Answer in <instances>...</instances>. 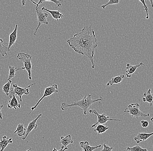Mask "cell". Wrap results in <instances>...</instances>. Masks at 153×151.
<instances>
[{"mask_svg":"<svg viewBox=\"0 0 153 151\" xmlns=\"http://www.w3.org/2000/svg\"><path fill=\"white\" fill-rule=\"evenodd\" d=\"M67 42L75 52L87 56L91 63L92 68H95L94 56L98 44L95 31L91 25L84 27L80 32L74 34Z\"/></svg>","mask_w":153,"mask_h":151,"instance_id":"cell-1","label":"cell"},{"mask_svg":"<svg viewBox=\"0 0 153 151\" xmlns=\"http://www.w3.org/2000/svg\"><path fill=\"white\" fill-rule=\"evenodd\" d=\"M92 95L88 94L85 95L80 101L75 102L70 104H67L66 103H63L61 106V109L62 111L67 110L69 108L73 107H79L84 112V115H87L88 110L91 107L92 104L97 102L102 101L103 97H100L99 99L93 100L91 98Z\"/></svg>","mask_w":153,"mask_h":151,"instance_id":"cell-2","label":"cell"},{"mask_svg":"<svg viewBox=\"0 0 153 151\" xmlns=\"http://www.w3.org/2000/svg\"><path fill=\"white\" fill-rule=\"evenodd\" d=\"M35 85H36L35 83H32L27 87L22 88L19 86L17 84H14L12 88L10 89L8 96L10 98H11L14 95H18L20 98V102H22V97L23 95L24 94L27 95H29L30 93V88Z\"/></svg>","mask_w":153,"mask_h":151,"instance_id":"cell-3","label":"cell"},{"mask_svg":"<svg viewBox=\"0 0 153 151\" xmlns=\"http://www.w3.org/2000/svg\"><path fill=\"white\" fill-rule=\"evenodd\" d=\"M17 58L23 63L25 70L27 71L28 73L29 79L30 80H32L31 60H32V57L31 55L29 54L23 53V52H19L17 55Z\"/></svg>","mask_w":153,"mask_h":151,"instance_id":"cell-4","label":"cell"},{"mask_svg":"<svg viewBox=\"0 0 153 151\" xmlns=\"http://www.w3.org/2000/svg\"><path fill=\"white\" fill-rule=\"evenodd\" d=\"M140 107L138 103H131L124 110V112L128 113L132 117L139 119V117H148L150 116V114H145L140 110Z\"/></svg>","mask_w":153,"mask_h":151,"instance_id":"cell-5","label":"cell"},{"mask_svg":"<svg viewBox=\"0 0 153 151\" xmlns=\"http://www.w3.org/2000/svg\"><path fill=\"white\" fill-rule=\"evenodd\" d=\"M35 11H36V15H37L38 25V27H37L34 33H33L34 35H36L38 29L42 25H48V22L47 20L48 15L47 13L44 12V10L42 9V8H39L38 6H36Z\"/></svg>","mask_w":153,"mask_h":151,"instance_id":"cell-6","label":"cell"},{"mask_svg":"<svg viewBox=\"0 0 153 151\" xmlns=\"http://www.w3.org/2000/svg\"><path fill=\"white\" fill-rule=\"evenodd\" d=\"M58 92V86L57 84H53L51 86L48 87L45 89V91H44V94H43V96H42V97L39 99V101H38V103L37 104L34 106L32 107L31 108V112L29 114V115H30L32 112H33L36 108L38 107V105H39L41 102L45 97H49V96H51V95H52L53 94H55L57 95V97H58V94L57 93Z\"/></svg>","mask_w":153,"mask_h":151,"instance_id":"cell-7","label":"cell"},{"mask_svg":"<svg viewBox=\"0 0 153 151\" xmlns=\"http://www.w3.org/2000/svg\"><path fill=\"white\" fill-rule=\"evenodd\" d=\"M90 113L93 114L95 115L96 116H97V121L95 124L92 125V128H94L97 125L101 124L104 125L106 124L108 121H115V122H121V120L120 119H114V118H110L109 116H107L105 114H100L98 113L97 112L95 109H90L89 110Z\"/></svg>","mask_w":153,"mask_h":151,"instance_id":"cell-8","label":"cell"},{"mask_svg":"<svg viewBox=\"0 0 153 151\" xmlns=\"http://www.w3.org/2000/svg\"><path fill=\"white\" fill-rule=\"evenodd\" d=\"M42 114H40L38 115V116H37L36 118H35V119H33L32 121L29 122L28 126H27V128L26 129V135L23 138V140H25L26 138L28 136V135L29 134L33 129H36L38 128V125L37 124V122L38 119L42 117Z\"/></svg>","mask_w":153,"mask_h":151,"instance_id":"cell-9","label":"cell"},{"mask_svg":"<svg viewBox=\"0 0 153 151\" xmlns=\"http://www.w3.org/2000/svg\"><path fill=\"white\" fill-rule=\"evenodd\" d=\"M142 66H146V65H144L142 62H140L139 64L136 65H132L129 63L127 64V65H126V71H125L126 76H127V78H131L132 75L135 72L136 70L139 67Z\"/></svg>","mask_w":153,"mask_h":151,"instance_id":"cell-10","label":"cell"},{"mask_svg":"<svg viewBox=\"0 0 153 151\" xmlns=\"http://www.w3.org/2000/svg\"><path fill=\"white\" fill-rule=\"evenodd\" d=\"M17 39H18V24H17L15 25L14 30L9 35V44L7 47L9 51H10L11 47L15 45Z\"/></svg>","mask_w":153,"mask_h":151,"instance_id":"cell-11","label":"cell"},{"mask_svg":"<svg viewBox=\"0 0 153 151\" xmlns=\"http://www.w3.org/2000/svg\"><path fill=\"white\" fill-rule=\"evenodd\" d=\"M152 135H153V132L151 133H138L137 135L134 138V140L137 144H139L140 142L146 141L147 139Z\"/></svg>","mask_w":153,"mask_h":151,"instance_id":"cell-12","label":"cell"},{"mask_svg":"<svg viewBox=\"0 0 153 151\" xmlns=\"http://www.w3.org/2000/svg\"><path fill=\"white\" fill-rule=\"evenodd\" d=\"M80 146L82 148V151H94L101 147V145H100L95 146H90L89 143L88 141H81L80 142Z\"/></svg>","mask_w":153,"mask_h":151,"instance_id":"cell-13","label":"cell"},{"mask_svg":"<svg viewBox=\"0 0 153 151\" xmlns=\"http://www.w3.org/2000/svg\"><path fill=\"white\" fill-rule=\"evenodd\" d=\"M42 9L44 11H46L48 12L52 16V18L57 21L63 19L64 18V15L60 12V10H51L47 9L45 7H42Z\"/></svg>","mask_w":153,"mask_h":151,"instance_id":"cell-14","label":"cell"},{"mask_svg":"<svg viewBox=\"0 0 153 151\" xmlns=\"http://www.w3.org/2000/svg\"><path fill=\"white\" fill-rule=\"evenodd\" d=\"M7 107L10 109H14L15 110L17 109V108H21V105L18 102L16 95H14L10 98V100H9L7 104Z\"/></svg>","mask_w":153,"mask_h":151,"instance_id":"cell-15","label":"cell"},{"mask_svg":"<svg viewBox=\"0 0 153 151\" xmlns=\"http://www.w3.org/2000/svg\"><path fill=\"white\" fill-rule=\"evenodd\" d=\"M13 143L12 138H8L6 135H4L0 141V151H4L10 144Z\"/></svg>","mask_w":153,"mask_h":151,"instance_id":"cell-16","label":"cell"},{"mask_svg":"<svg viewBox=\"0 0 153 151\" xmlns=\"http://www.w3.org/2000/svg\"><path fill=\"white\" fill-rule=\"evenodd\" d=\"M124 78H125V76L124 74H121V75L116 76V77H113L106 84V86H113L114 84H119L122 82Z\"/></svg>","mask_w":153,"mask_h":151,"instance_id":"cell-17","label":"cell"},{"mask_svg":"<svg viewBox=\"0 0 153 151\" xmlns=\"http://www.w3.org/2000/svg\"><path fill=\"white\" fill-rule=\"evenodd\" d=\"M142 100L144 103L147 102L150 103V106H152L153 103V93H152L150 89H148L147 92L143 94Z\"/></svg>","mask_w":153,"mask_h":151,"instance_id":"cell-18","label":"cell"},{"mask_svg":"<svg viewBox=\"0 0 153 151\" xmlns=\"http://www.w3.org/2000/svg\"><path fill=\"white\" fill-rule=\"evenodd\" d=\"M74 143L73 140L71 138V135H69L66 136H62L61 137V141H60V144L64 146L65 148H66L67 146L70 144H73Z\"/></svg>","mask_w":153,"mask_h":151,"instance_id":"cell-19","label":"cell"},{"mask_svg":"<svg viewBox=\"0 0 153 151\" xmlns=\"http://www.w3.org/2000/svg\"><path fill=\"white\" fill-rule=\"evenodd\" d=\"M9 75H8V78H7L8 81L11 80L12 78H14L15 77V75H16V71L19 70H25V68L24 67L15 68L14 66L11 65L9 66Z\"/></svg>","mask_w":153,"mask_h":151,"instance_id":"cell-20","label":"cell"},{"mask_svg":"<svg viewBox=\"0 0 153 151\" xmlns=\"http://www.w3.org/2000/svg\"><path fill=\"white\" fill-rule=\"evenodd\" d=\"M27 129L25 128L23 124H19L17 126L14 134L17 133L19 137L25 136L26 134Z\"/></svg>","mask_w":153,"mask_h":151,"instance_id":"cell-21","label":"cell"},{"mask_svg":"<svg viewBox=\"0 0 153 151\" xmlns=\"http://www.w3.org/2000/svg\"><path fill=\"white\" fill-rule=\"evenodd\" d=\"M9 51L7 47L3 45V39L0 38V54L3 57H5L7 56V52Z\"/></svg>","mask_w":153,"mask_h":151,"instance_id":"cell-22","label":"cell"},{"mask_svg":"<svg viewBox=\"0 0 153 151\" xmlns=\"http://www.w3.org/2000/svg\"><path fill=\"white\" fill-rule=\"evenodd\" d=\"M109 129V128L107 126H104V125L99 124V125H97L96 126L95 129H94V131L97 132L98 134L100 135L105 132Z\"/></svg>","mask_w":153,"mask_h":151,"instance_id":"cell-23","label":"cell"},{"mask_svg":"<svg viewBox=\"0 0 153 151\" xmlns=\"http://www.w3.org/2000/svg\"><path fill=\"white\" fill-rule=\"evenodd\" d=\"M32 3H33L34 4H35L36 6H38L40 5V4H42L43 2H51L54 3V4H56L57 5V8L58 7H60L62 6V2L63 1H57V0H53V1H51V0H49V1H48V0H45V1H40L38 3H36L35 2L33 1H31Z\"/></svg>","mask_w":153,"mask_h":151,"instance_id":"cell-24","label":"cell"},{"mask_svg":"<svg viewBox=\"0 0 153 151\" xmlns=\"http://www.w3.org/2000/svg\"><path fill=\"white\" fill-rule=\"evenodd\" d=\"M12 82L11 80H9V81H8V82H7L6 84H5L2 87V91L3 92H4L5 93V94H6L7 96H8L9 95V94L10 93V86H11V83H12Z\"/></svg>","mask_w":153,"mask_h":151,"instance_id":"cell-25","label":"cell"},{"mask_svg":"<svg viewBox=\"0 0 153 151\" xmlns=\"http://www.w3.org/2000/svg\"><path fill=\"white\" fill-rule=\"evenodd\" d=\"M128 151H148L147 149L141 148L139 145H137L132 147H128L127 148Z\"/></svg>","mask_w":153,"mask_h":151,"instance_id":"cell-26","label":"cell"},{"mask_svg":"<svg viewBox=\"0 0 153 151\" xmlns=\"http://www.w3.org/2000/svg\"><path fill=\"white\" fill-rule=\"evenodd\" d=\"M119 2V0H109V1L107 3H106V4L101 5V8H103V9H105L108 6L118 4Z\"/></svg>","mask_w":153,"mask_h":151,"instance_id":"cell-27","label":"cell"},{"mask_svg":"<svg viewBox=\"0 0 153 151\" xmlns=\"http://www.w3.org/2000/svg\"><path fill=\"white\" fill-rule=\"evenodd\" d=\"M140 1L141 3L143 4V7L144 8V10L146 11V15H147V16H146V19H148L149 18V16L148 15V7H147V5H146V4L145 3V2H146V1H144V0H143V1H141L140 0Z\"/></svg>","mask_w":153,"mask_h":151,"instance_id":"cell-28","label":"cell"},{"mask_svg":"<svg viewBox=\"0 0 153 151\" xmlns=\"http://www.w3.org/2000/svg\"><path fill=\"white\" fill-rule=\"evenodd\" d=\"M113 147H110L104 143L103 144V149L100 151H113Z\"/></svg>","mask_w":153,"mask_h":151,"instance_id":"cell-29","label":"cell"},{"mask_svg":"<svg viewBox=\"0 0 153 151\" xmlns=\"http://www.w3.org/2000/svg\"><path fill=\"white\" fill-rule=\"evenodd\" d=\"M141 123V126L143 128H147L149 126V122L147 121H144V120H142L140 122Z\"/></svg>","mask_w":153,"mask_h":151,"instance_id":"cell-30","label":"cell"},{"mask_svg":"<svg viewBox=\"0 0 153 151\" xmlns=\"http://www.w3.org/2000/svg\"><path fill=\"white\" fill-rule=\"evenodd\" d=\"M68 150V147L65 148L64 146H62V147H61V149L60 150H57L56 148H54L53 150V151H65Z\"/></svg>","mask_w":153,"mask_h":151,"instance_id":"cell-31","label":"cell"},{"mask_svg":"<svg viewBox=\"0 0 153 151\" xmlns=\"http://www.w3.org/2000/svg\"><path fill=\"white\" fill-rule=\"evenodd\" d=\"M3 105H0V119H1V120L3 119L2 113L1 110L2 108H3Z\"/></svg>","mask_w":153,"mask_h":151,"instance_id":"cell-32","label":"cell"},{"mask_svg":"<svg viewBox=\"0 0 153 151\" xmlns=\"http://www.w3.org/2000/svg\"><path fill=\"white\" fill-rule=\"evenodd\" d=\"M150 1L151 2V3H152V6L151 7H153V1Z\"/></svg>","mask_w":153,"mask_h":151,"instance_id":"cell-33","label":"cell"},{"mask_svg":"<svg viewBox=\"0 0 153 151\" xmlns=\"http://www.w3.org/2000/svg\"><path fill=\"white\" fill-rule=\"evenodd\" d=\"M151 121L153 123V117L151 119Z\"/></svg>","mask_w":153,"mask_h":151,"instance_id":"cell-34","label":"cell"},{"mask_svg":"<svg viewBox=\"0 0 153 151\" xmlns=\"http://www.w3.org/2000/svg\"><path fill=\"white\" fill-rule=\"evenodd\" d=\"M31 150V148H30V149H29V150H27V151H30Z\"/></svg>","mask_w":153,"mask_h":151,"instance_id":"cell-35","label":"cell"}]
</instances>
